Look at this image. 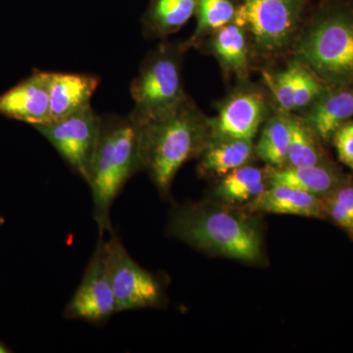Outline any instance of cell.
<instances>
[{
	"mask_svg": "<svg viewBox=\"0 0 353 353\" xmlns=\"http://www.w3.org/2000/svg\"><path fill=\"white\" fill-rule=\"evenodd\" d=\"M253 215L218 201L189 202L174 209L169 233L201 252L260 263L263 236Z\"/></svg>",
	"mask_w": 353,
	"mask_h": 353,
	"instance_id": "1",
	"label": "cell"
},
{
	"mask_svg": "<svg viewBox=\"0 0 353 353\" xmlns=\"http://www.w3.org/2000/svg\"><path fill=\"white\" fill-rule=\"evenodd\" d=\"M139 123L143 170L150 174L160 196L166 199L179 170L201 157L210 143L209 118L189 97L172 112Z\"/></svg>",
	"mask_w": 353,
	"mask_h": 353,
	"instance_id": "2",
	"label": "cell"
},
{
	"mask_svg": "<svg viewBox=\"0 0 353 353\" xmlns=\"http://www.w3.org/2000/svg\"><path fill=\"white\" fill-rule=\"evenodd\" d=\"M330 90L353 85V1L321 0L309 11L292 51Z\"/></svg>",
	"mask_w": 353,
	"mask_h": 353,
	"instance_id": "3",
	"label": "cell"
},
{
	"mask_svg": "<svg viewBox=\"0 0 353 353\" xmlns=\"http://www.w3.org/2000/svg\"><path fill=\"white\" fill-rule=\"evenodd\" d=\"M141 170V123L131 113L125 117H101V134L87 182L92 190V218L99 236L106 232L113 233V202L128 181Z\"/></svg>",
	"mask_w": 353,
	"mask_h": 353,
	"instance_id": "4",
	"label": "cell"
},
{
	"mask_svg": "<svg viewBox=\"0 0 353 353\" xmlns=\"http://www.w3.org/2000/svg\"><path fill=\"white\" fill-rule=\"evenodd\" d=\"M187 50L183 43H161L143 58L131 85L134 101L131 114L139 122L162 117L189 99L182 74Z\"/></svg>",
	"mask_w": 353,
	"mask_h": 353,
	"instance_id": "5",
	"label": "cell"
},
{
	"mask_svg": "<svg viewBox=\"0 0 353 353\" xmlns=\"http://www.w3.org/2000/svg\"><path fill=\"white\" fill-rule=\"evenodd\" d=\"M312 0H240L234 23L245 30L253 57L276 59L292 51Z\"/></svg>",
	"mask_w": 353,
	"mask_h": 353,
	"instance_id": "6",
	"label": "cell"
},
{
	"mask_svg": "<svg viewBox=\"0 0 353 353\" xmlns=\"http://www.w3.org/2000/svg\"><path fill=\"white\" fill-rule=\"evenodd\" d=\"M106 250L116 313L159 307L164 303V288L159 279L134 261L114 232L106 241Z\"/></svg>",
	"mask_w": 353,
	"mask_h": 353,
	"instance_id": "7",
	"label": "cell"
},
{
	"mask_svg": "<svg viewBox=\"0 0 353 353\" xmlns=\"http://www.w3.org/2000/svg\"><path fill=\"white\" fill-rule=\"evenodd\" d=\"M101 128V117L92 106L62 119L34 126L85 182L90 176Z\"/></svg>",
	"mask_w": 353,
	"mask_h": 353,
	"instance_id": "8",
	"label": "cell"
},
{
	"mask_svg": "<svg viewBox=\"0 0 353 353\" xmlns=\"http://www.w3.org/2000/svg\"><path fill=\"white\" fill-rule=\"evenodd\" d=\"M268 97L256 85L243 83L229 94L209 118L212 139H253L272 115Z\"/></svg>",
	"mask_w": 353,
	"mask_h": 353,
	"instance_id": "9",
	"label": "cell"
},
{
	"mask_svg": "<svg viewBox=\"0 0 353 353\" xmlns=\"http://www.w3.org/2000/svg\"><path fill=\"white\" fill-rule=\"evenodd\" d=\"M116 313L115 296L109 277L106 241L99 236L82 282L67 304L64 317L102 324Z\"/></svg>",
	"mask_w": 353,
	"mask_h": 353,
	"instance_id": "10",
	"label": "cell"
},
{
	"mask_svg": "<svg viewBox=\"0 0 353 353\" xmlns=\"http://www.w3.org/2000/svg\"><path fill=\"white\" fill-rule=\"evenodd\" d=\"M263 79L277 110L283 112L304 111L330 90L312 70L294 58L284 69L264 71Z\"/></svg>",
	"mask_w": 353,
	"mask_h": 353,
	"instance_id": "11",
	"label": "cell"
},
{
	"mask_svg": "<svg viewBox=\"0 0 353 353\" xmlns=\"http://www.w3.org/2000/svg\"><path fill=\"white\" fill-rule=\"evenodd\" d=\"M50 72L36 70L0 95V114L32 126L50 122Z\"/></svg>",
	"mask_w": 353,
	"mask_h": 353,
	"instance_id": "12",
	"label": "cell"
},
{
	"mask_svg": "<svg viewBox=\"0 0 353 353\" xmlns=\"http://www.w3.org/2000/svg\"><path fill=\"white\" fill-rule=\"evenodd\" d=\"M241 208L254 215L272 213L327 220L322 197L284 185H269L256 199Z\"/></svg>",
	"mask_w": 353,
	"mask_h": 353,
	"instance_id": "13",
	"label": "cell"
},
{
	"mask_svg": "<svg viewBox=\"0 0 353 353\" xmlns=\"http://www.w3.org/2000/svg\"><path fill=\"white\" fill-rule=\"evenodd\" d=\"M205 44L209 52L217 59L228 78L236 77L246 82L252 71V44L245 30L236 23L220 28L199 48Z\"/></svg>",
	"mask_w": 353,
	"mask_h": 353,
	"instance_id": "14",
	"label": "cell"
},
{
	"mask_svg": "<svg viewBox=\"0 0 353 353\" xmlns=\"http://www.w3.org/2000/svg\"><path fill=\"white\" fill-rule=\"evenodd\" d=\"M99 77L50 72V122L87 108L99 87Z\"/></svg>",
	"mask_w": 353,
	"mask_h": 353,
	"instance_id": "15",
	"label": "cell"
},
{
	"mask_svg": "<svg viewBox=\"0 0 353 353\" xmlns=\"http://www.w3.org/2000/svg\"><path fill=\"white\" fill-rule=\"evenodd\" d=\"M269 185H284L324 197L341 185L348 178L347 174L332 163L308 167L267 166Z\"/></svg>",
	"mask_w": 353,
	"mask_h": 353,
	"instance_id": "16",
	"label": "cell"
},
{
	"mask_svg": "<svg viewBox=\"0 0 353 353\" xmlns=\"http://www.w3.org/2000/svg\"><path fill=\"white\" fill-rule=\"evenodd\" d=\"M301 116L323 143L330 145L336 129L353 118V85L329 90Z\"/></svg>",
	"mask_w": 353,
	"mask_h": 353,
	"instance_id": "17",
	"label": "cell"
},
{
	"mask_svg": "<svg viewBox=\"0 0 353 353\" xmlns=\"http://www.w3.org/2000/svg\"><path fill=\"white\" fill-rule=\"evenodd\" d=\"M199 158V172L201 175L222 178L230 172L252 163L256 158L254 141L212 139Z\"/></svg>",
	"mask_w": 353,
	"mask_h": 353,
	"instance_id": "18",
	"label": "cell"
},
{
	"mask_svg": "<svg viewBox=\"0 0 353 353\" xmlns=\"http://www.w3.org/2000/svg\"><path fill=\"white\" fill-rule=\"evenodd\" d=\"M197 0H150L141 19L146 39H165L196 15Z\"/></svg>",
	"mask_w": 353,
	"mask_h": 353,
	"instance_id": "19",
	"label": "cell"
},
{
	"mask_svg": "<svg viewBox=\"0 0 353 353\" xmlns=\"http://www.w3.org/2000/svg\"><path fill=\"white\" fill-rule=\"evenodd\" d=\"M268 185L267 168L248 164L223 176L216 185L214 196L218 201L241 208L256 199Z\"/></svg>",
	"mask_w": 353,
	"mask_h": 353,
	"instance_id": "20",
	"label": "cell"
},
{
	"mask_svg": "<svg viewBox=\"0 0 353 353\" xmlns=\"http://www.w3.org/2000/svg\"><path fill=\"white\" fill-rule=\"evenodd\" d=\"M292 139L290 113L277 110L262 126L259 141L254 143L255 157L268 167L282 168L287 162Z\"/></svg>",
	"mask_w": 353,
	"mask_h": 353,
	"instance_id": "21",
	"label": "cell"
},
{
	"mask_svg": "<svg viewBox=\"0 0 353 353\" xmlns=\"http://www.w3.org/2000/svg\"><path fill=\"white\" fill-rule=\"evenodd\" d=\"M292 139L285 167H308L332 163L333 160L312 128L301 115L290 113Z\"/></svg>",
	"mask_w": 353,
	"mask_h": 353,
	"instance_id": "22",
	"label": "cell"
},
{
	"mask_svg": "<svg viewBox=\"0 0 353 353\" xmlns=\"http://www.w3.org/2000/svg\"><path fill=\"white\" fill-rule=\"evenodd\" d=\"M239 9L240 0H197L196 31L183 43L188 50L199 48L213 32L234 22Z\"/></svg>",
	"mask_w": 353,
	"mask_h": 353,
	"instance_id": "23",
	"label": "cell"
},
{
	"mask_svg": "<svg viewBox=\"0 0 353 353\" xmlns=\"http://www.w3.org/2000/svg\"><path fill=\"white\" fill-rule=\"evenodd\" d=\"M327 220L331 221L353 241V178L348 176L333 192L322 197Z\"/></svg>",
	"mask_w": 353,
	"mask_h": 353,
	"instance_id": "24",
	"label": "cell"
},
{
	"mask_svg": "<svg viewBox=\"0 0 353 353\" xmlns=\"http://www.w3.org/2000/svg\"><path fill=\"white\" fill-rule=\"evenodd\" d=\"M331 143L341 163L353 170V119L347 121L336 129Z\"/></svg>",
	"mask_w": 353,
	"mask_h": 353,
	"instance_id": "25",
	"label": "cell"
},
{
	"mask_svg": "<svg viewBox=\"0 0 353 353\" xmlns=\"http://www.w3.org/2000/svg\"><path fill=\"white\" fill-rule=\"evenodd\" d=\"M11 352L10 348L4 345L2 341H0V353H8Z\"/></svg>",
	"mask_w": 353,
	"mask_h": 353,
	"instance_id": "26",
	"label": "cell"
},
{
	"mask_svg": "<svg viewBox=\"0 0 353 353\" xmlns=\"http://www.w3.org/2000/svg\"><path fill=\"white\" fill-rule=\"evenodd\" d=\"M3 219H1V218H0V225L3 224Z\"/></svg>",
	"mask_w": 353,
	"mask_h": 353,
	"instance_id": "27",
	"label": "cell"
}]
</instances>
